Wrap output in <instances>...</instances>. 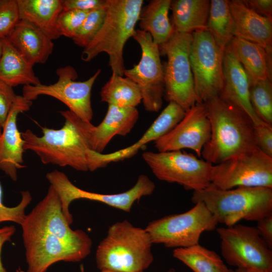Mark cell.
Returning a JSON list of instances; mask_svg holds the SVG:
<instances>
[{"mask_svg":"<svg viewBox=\"0 0 272 272\" xmlns=\"http://www.w3.org/2000/svg\"><path fill=\"white\" fill-rule=\"evenodd\" d=\"M59 113L64 119L60 128L42 127L41 136L30 129L22 132L24 149L35 153L44 164L67 166L86 172L90 166L93 151L91 140L95 126L70 110Z\"/></svg>","mask_w":272,"mask_h":272,"instance_id":"6da1fadb","label":"cell"},{"mask_svg":"<svg viewBox=\"0 0 272 272\" xmlns=\"http://www.w3.org/2000/svg\"><path fill=\"white\" fill-rule=\"evenodd\" d=\"M211 125V137L201 156L213 165L258 148L254 124L242 109L219 96L204 102Z\"/></svg>","mask_w":272,"mask_h":272,"instance_id":"7a4b0ae2","label":"cell"},{"mask_svg":"<svg viewBox=\"0 0 272 272\" xmlns=\"http://www.w3.org/2000/svg\"><path fill=\"white\" fill-rule=\"evenodd\" d=\"M150 236L127 220L112 225L99 244L96 262L100 270L144 272L154 261Z\"/></svg>","mask_w":272,"mask_h":272,"instance_id":"3957f363","label":"cell"},{"mask_svg":"<svg viewBox=\"0 0 272 272\" xmlns=\"http://www.w3.org/2000/svg\"><path fill=\"white\" fill-rule=\"evenodd\" d=\"M143 3V0H106L103 24L92 41L84 48L82 59L88 62L105 52L109 56L112 74L123 76L124 47L135 30Z\"/></svg>","mask_w":272,"mask_h":272,"instance_id":"277c9868","label":"cell"},{"mask_svg":"<svg viewBox=\"0 0 272 272\" xmlns=\"http://www.w3.org/2000/svg\"><path fill=\"white\" fill-rule=\"evenodd\" d=\"M193 203H205L219 223L228 226L241 220L257 221L272 214V188L238 187L222 190L209 186L194 191Z\"/></svg>","mask_w":272,"mask_h":272,"instance_id":"5b68a950","label":"cell"},{"mask_svg":"<svg viewBox=\"0 0 272 272\" xmlns=\"http://www.w3.org/2000/svg\"><path fill=\"white\" fill-rule=\"evenodd\" d=\"M192 41V33L175 32L168 41L159 46L160 54L167 58L163 66L166 100L186 111L197 103L189 60Z\"/></svg>","mask_w":272,"mask_h":272,"instance_id":"8992f818","label":"cell"},{"mask_svg":"<svg viewBox=\"0 0 272 272\" xmlns=\"http://www.w3.org/2000/svg\"><path fill=\"white\" fill-rule=\"evenodd\" d=\"M218 223L205 203L199 201L186 212L151 221L145 229L153 244L184 248L198 244L201 234L215 230Z\"/></svg>","mask_w":272,"mask_h":272,"instance_id":"52a82bcc","label":"cell"},{"mask_svg":"<svg viewBox=\"0 0 272 272\" xmlns=\"http://www.w3.org/2000/svg\"><path fill=\"white\" fill-rule=\"evenodd\" d=\"M217 231L228 264L250 272H272V250L255 227L236 224Z\"/></svg>","mask_w":272,"mask_h":272,"instance_id":"ba28073f","label":"cell"},{"mask_svg":"<svg viewBox=\"0 0 272 272\" xmlns=\"http://www.w3.org/2000/svg\"><path fill=\"white\" fill-rule=\"evenodd\" d=\"M142 157L159 180L198 191L211 184L213 164L181 150L145 152Z\"/></svg>","mask_w":272,"mask_h":272,"instance_id":"9c48e42d","label":"cell"},{"mask_svg":"<svg viewBox=\"0 0 272 272\" xmlns=\"http://www.w3.org/2000/svg\"><path fill=\"white\" fill-rule=\"evenodd\" d=\"M224 52L207 30L192 33L189 60L197 103L219 96L224 83Z\"/></svg>","mask_w":272,"mask_h":272,"instance_id":"30bf717a","label":"cell"},{"mask_svg":"<svg viewBox=\"0 0 272 272\" xmlns=\"http://www.w3.org/2000/svg\"><path fill=\"white\" fill-rule=\"evenodd\" d=\"M210 185L222 190L238 187L272 188V158L257 148L213 165Z\"/></svg>","mask_w":272,"mask_h":272,"instance_id":"8fae6325","label":"cell"},{"mask_svg":"<svg viewBox=\"0 0 272 272\" xmlns=\"http://www.w3.org/2000/svg\"><path fill=\"white\" fill-rule=\"evenodd\" d=\"M101 72L99 69L88 80L77 81L78 75L72 66L60 67L56 71L58 79L55 83L49 85L24 86L22 96L32 101L40 95L52 97L64 103L82 120L91 122L93 116L91 91Z\"/></svg>","mask_w":272,"mask_h":272,"instance_id":"7c38bea8","label":"cell"},{"mask_svg":"<svg viewBox=\"0 0 272 272\" xmlns=\"http://www.w3.org/2000/svg\"><path fill=\"white\" fill-rule=\"evenodd\" d=\"M46 178L57 192L63 215L71 225L73 218L69 206L74 200L86 199L106 204L126 212H130L133 203L144 196L151 194L155 185L146 175L139 176L136 183L129 190L116 194H102L88 191L74 185L63 172L54 170L48 172Z\"/></svg>","mask_w":272,"mask_h":272,"instance_id":"4fadbf2b","label":"cell"},{"mask_svg":"<svg viewBox=\"0 0 272 272\" xmlns=\"http://www.w3.org/2000/svg\"><path fill=\"white\" fill-rule=\"evenodd\" d=\"M27 272H45L53 263L79 262L90 252L71 245L25 218L21 225Z\"/></svg>","mask_w":272,"mask_h":272,"instance_id":"5bb4252c","label":"cell"},{"mask_svg":"<svg viewBox=\"0 0 272 272\" xmlns=\"http://www.w3.org/2000/svg\"><path fill=\"white\" fill-rule=\"evenodd\" d=\"M132 37L141 47V58L132 68L125 69L123 75L138 86L145 110L158 112L162 106L165 91L164 66L159 45L149 33L140 29L135 30Z\"/></svg>","mask_w":272,"mask_h":272,"instance_id":"9a60e30c","label":"cell"},{"mask_svg":"<svg viewBox=\"0 0 272 272\" xmlns=\"http://www.w3.org/2000/svg\"><path fill=\"white\" fill-rule=\"evenodd\" d=\"M211 125L204 103H196L167 133L154 142L158 152L191 149L201 157L211 137Z\"/></svg>","mask_w":272,"mask_h":272,"instance_id":"2e32d148","label":"cell"},{"mask_svg":"<svg viewBox=\"0 0 272 272\" xmlns=\"http://www.w3.org/2000/svg\"><path fill=\"white\" fill-rule=\"evenodd\" d=\"M25 218L68 243L91 252V239L84 231L73 230L70 228L62 212L58 195L51 185L45 197L26 215Z\"/></svg>","mask_w":272,"mask_h":272,"instance_id":"e0dca14e","label":"cell"},{"mask_svg":"<svg viewBox=\"0 0 272 272\" xmlns=\"http://www.w3.org/2000/svg\"><path fill=\"white\" fill-rule=\"evenodd\" d=\"M32 101L18 95L2 128L0 137V170L12 180L18 178V170L24 165V141L17 125L18 115L30 109Z\"/></svg>","mask_w":272,"mask_h":272,"instance_id":"ac0fdd59","label":"cell"},{"mask_svg":"<svg viewBox=\"0 0 272 272\" xmlns=\"http://www.w3.org/2000/svg\"><path fill=\"white\" fill-rule=\"evenodd\" d=\"M186 111L173 102H169L141 138L133 145L108 154L94 151L92 163L95 170L106 167L111 162L122 161L134 156L148 143L160 139L178 123L185 115Z\"/></svg>","mask_w":272,"mask_h":272,"instance_id":"d6986e66","label":"cell"},{"mask_svg":"<svg viewBox=\"0 0 272 272\" xmlns=\"http://www.w3.org/2000/svg\"><path fill=\"white\" fill-rule=\"evenodd\" d=\"M223 70V86L219 96L246 113L254 125L265 123L253 109L249 97V79L230 44L224 49Z\"/></svg>","mask_w":272,"mask_h":272,"instance_id":"ffe728a7","label":"cell"},{"mask_svg":"<svg viewBox=\"0 0 272 272\" xmlns=\"http://www.w3.org/2000/svg\"><path fill=\"white\" fill-rule=\"evenodd\" d=\"M235 36L258 44L272 54V20L248 8L243 1H229Z\"/></svg>","mask_w":272,"mask_h":272,"instance_id":"44dd1931","label":"cell"},{"mask_svg":"<svg viewBox=\"0 0 272 272\" xmlns=\"http://www.w3.org/2000/svg\"><path fill=\"white\" fill-rule=\"evenodd\" d=\"M27 60L34 65L44 63L52 53L53 40L31 23L20 20L7 37Z\"/></svg>","mask_w":272,"mask_h":272,"instance_id":"7402d4cb","label":"cell"},{"mask_svg":"<svg viewBox=\"0 0 272 272\" xmlns=\"http://www.w3.org/2000/svg\"><path fill=\"white\" fill-rule=\"evenodd\" d=\"M139 117L136 107H120L108 105L102 122L95 126L91 135L93 151L102 153L115 135L125 136L130 132Z\"/></svg>","mask_w":272,"mask_h":272,"instance_id":"603a6c76","label":"cell"},{"mask_svg":"<svg viewBox=\"0 0 272 272\" xmlns=\"http://www.w3.org/2000/svg\"><path fill=\"white\" fill-rule=\"evenodd\" d=\"M20 20L39 29L52 40L60 36L56 22L62 11L61 0H17Z\"/></svg>","mask_w":272,"mask_h":272,"instance_id":"cb8c5ba5","label":"cell"},{"mask_svg":"<svg viewBox=\"0 0 272 272\" xmlns=\"http://www.w3.org/2000/svg\"><path fill=\"white\" fill-rule=\"evenodd\" d=\"M0 81L13 87L18 85H38L41 83L29 62L13 46L8 38L1 39Z\"/></svg>","mask_w":272,"mask_h":272,"instance_id":"d4e9b609","label":"cell"},{"mask_svg":"<svg viewBox=\"0 0 272 272\" xmlns=\"http://www.w3.org/2000/svg\"><path fill=\"white\" fill-rule=\"evenodd\" d=\"M250 83L271 79V54L260 45L235 36L230 43Z\"/></svg>","mask_w":272,"mask_h":272,"instance_id":"484cf974","label":"cell"},{"mask_svg":"<svg viewBox=\"0 0 272 272\" xmlns=\"http://www.w3.org/2000/svg\"><path fill=\"white\" fill-rule=\"evenodd\" d=\"M210 8L209 0L172 1V22L174 32L192 33L207 30Z\"/></svg>","mask_w":272,"mask_h":272,"instance_id":"4316f807","label":"cell"},{"mask_svg":"<svg viewBox=\"0 0 272 272\" xmlns=\"http://www.w3.org/2000/svg\"><path fill=\"white\" fill-rule=\"evenodd\" d=\"M171 1H151L140 15V30L149 33L159 46L168 41L175 32L168 17Z\"/></svg>","mask_w":272,"mask_h":272,"instance_id":"83f0119b","label":"cell"},{"mask_svg":"<svg viewBox=\"0 0 272 272\" xmlns=\"http://www.w3.org/2000/svg\"><path fill=\"white\" fill-rule=\"evenodd\" d=\"M101 101L120 107H136L142 101L140 88L131 80L112 74L100 91Z\"/></svg>","mask_w":272,"mask_h":272,"instance_id":"f1b7e54d","label":"cell"},{"mask_svg":"<svg viewBox=\"0 0 272 272\" xmlns=\"http://www.w3.org/2000/svg\"><path fill=\"white\" fill-rule=\"evenodd\" d=\"M173 256L193 272H229L221 257L214 251L198 244L175 248Z\"/></svg>","mask_w":272,"mask_h":272,"instance_id":"f546056e","label":"cell"},{"mask_svg":"<svg viewBox=\"0 0 272 272\" xmlns=\"http://www.w3.org/2000/svg\"><path fill=\"white\" fill-rule=\"evenodd\" d=\"M207 30L222 48L230 44L235 36V28L229 1H210Z\"/></svg>","mask_w":272,"mask_h":272,"instance_id":"4dcf8cb0","label":"cell"},{"mask_svg":"<svg viewBox=\"0 0 272 272\" xmlns=\"http://www.w3.org/2000/svg\"><path fill=\"white\" fill-rule=\"evenodd\" d=\"M250 100L257 116L272 125V82L267 78L250 83Z\"/></svg>","mask_w":272,"mask_h":272,"instance_id":"1f68e13d","label":"cell"},{"mask_svg":"<svg viewBox=\"0 0 272 272\" xmlns=\"http://www.w3.org/2000/svg\"><path fill=\"white\" fill-rule=\"evenodd\" d=\"M106 13V4L103 8L89 12L72 38L78 46L86 47L100 29Z\"/></svg>","mask_w":272,"mask_h":272,"instance_id":"d6a6232c","label":"cell"},{"mask_svg":"<svg viewBox=\"0 0 272 272\" xmlns=\"http://www.w3.org/2000/svg\"><path fill=\"white\" fill-rule=\"evenodd\" d=\"M21 200L16 206L9 207L3 202V190L0 182V223L13 222L21 225L25 217V209L32 200V196L29 191L21 192Z\"/></svg>","mask_w":272,"mask_h":272,"instance_id":"836d02e7","label":"cell"},{"mask_svg":"<svg viewBox=\"0 0 272 272\" xmlns=\"http://www.w3.org/2000/svg\"><path fill=\"white\" fill-rule=\"evenodd\" d=\"M20 21L17 0H0V40L7 38Z\"/></svg>","mask_w":272,"mask_h":272,"instance_id":"e575fe53","label":"cell"},{"mask_svg":"<svg viewBox=\"0 0 272 272\" xmlns=\"http://www.w3.org/2000/svg\"><path fill=\"white\" fill-rule=\"evenodd\" d=\"M88 13L78 10L62 11L56 22L57 30L60 36L72 39Z\"/></svg>","mask_w":272,"mask_h":272,"instance_id":"d590c367","label":"cell"},{"mask_svg":"<svg viewBox=\"0 0 272 272\" xmlns=\"http://www.w3.org/2000/svg\"><path fill=\"white\" fill-rule=\"evenodd\" d=\"M13 88L0 81V127L5 124L9 113L17 97Z\"/></svg>","mask_w":272,"mask_h":272,"instance_id":"8d00e7d4","label":"cell"},{"mask_svg":"<svg viewBox=\"0 0 272 272\" xmlns=\"http://www.w3.org/2000/svg\"><path fill=\"white\" fill-rule=\"evenodd\" d=\"M254 133L258 148L272 158V125L266 123L254 125Z\"/></svg>","mask_w":272,"mask_h":272,"instance_id":"74e56055","label":"cell"},{"mask_svg":"<svg viewBox=\"0 0 272 272\" xmlns=\"http://www.w3.org/2000/svg\"><path fill=\"white\" fill-rule=\"evenodd\" d=\"M106 0H63L62 11L78 10L88 12L99 9L105 6Z\"/></svg>","mask_w":272,"mask_h":272,"instance_id":"f35d334b","label":"cell"},{"mask_svg":"<svg viewBox=\"0 0 272 272\" xmlns=\"http://www.w3.org/2000/svg\"><path fill=\"white\" fill-rule=\"evenodd\" d=\"M243 2L250 9L272 20L271 0H244Z\"/></svg>","mask_w":272,"mask_h":272,"instance_id":"ab89813d","label":"cell"},{"mask_svg":"<svg viewBox=\"0 0 272 272\" xmlns=\"http://www.w3.org/2000/svg\"><path fill=\"white\" fill-rule=\"evenodd\" d=\"M258 233L269 248L272 249V214L257 221Z\"/></svg>","mask_w":272,"mask_h":272,"instance_id":"60d3db41","label":"cell"},{"mask_svg":"<svg viewBox=\"0 0 272 272\" xmlns=\"http://www.w3.org/2000/svg\"><path fill=\"white\" fill-rule=\"evenodd\" d=\"M15 231L16 228L14 226H5L0 228V272H8L2 262L1 252L5 243L11 241V238Z\"/></svg>","mask_w":272,"mask_h":272,"instance_id":"b9f144b4","label":"cell"},{"mask_svg":"<svg viewBox=\"0 0 272 272\" xmlns=\"http://www.w3.org/2000/svg\"><path fill=\"white\" fill-rule=\"evenodd\" d=\"M229 272H250L243 269L236 268L235 269H229Z\"/></svg>","mask_w":272,"mask_h":272,"instance_id":"7bdbcfd3","label":"cell"},{"mask_svg":"<svg viewBox=\"0 0 272 272\" xmlns=\"http://www.w3.org/2000/svg\"><path fill=\"white\" fill-rule=\"evenodd\" d=\"M2 53V43L1 40H0V57Z\"/></svg>","mask_w":272,"mask_h":272,"instance_id":"ee69618b","label":"cell"},{"mask_svg":"<svg viewBox=\"0 0 272 272\" xmlns=\"http://www.w3.org/2000/svg\"><path fill=\"white\" fill-rule=\"evenodd\" d=\"M167 272H176L175 270L173 268L169 269Z\"/></svg>","mask_w":272,"mask_h":272,"instance_id":"f6af8a7d","label":"cell"},{"mask_svg":"<svg viewBox=\"0 0 272 272\" xmlns=\"http://www.w3.org/2000/svg\"><path fill=\"white\" fill-rule=\"evenodd\" d=\"M99 272H114V271H109V270H100Z\"/></svg>","mask_w":272,"mask_h":272,"instance_id":"bcb514c9","label":"cell"},{"mask_svg":"<svg viewBox=\"0 0 272 272\" xmlns=\"http://www.w3.org/2000/svg\"><path fill=\"white\" fill-rule=\"evenodd\" d=\"M2 130H1V127H0V137H1V135L2 134Z\"/></svg>","mask_w":272,"mask_h":272,"instance_id":"7dc6e473","label":"cell"}]
</instances>
